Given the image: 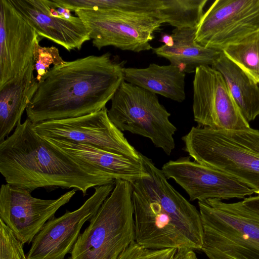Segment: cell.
<instances>
[{"instance_id":"obj_9","label":"cell","mask_w":259,"mask_h":259,"mask_svg":"<svg viewBox=\"0 0 259 259\" xmlns=\"http://www.w3.org/2000/svg\"><path fill=\"white\" fill-rule=\"evenodd\" d=\"M41 137L88 144L141 160V153L128 142L110 120L106 107L82 116L52 120L34 124Z\"/></svg>"},{"instance_id":"obj_2","label":"cell","mask_w":259,"mask_h":259,"mask_svg":"<svg viewBox=\"0 0 259 259\" xmlns=\"http://www.w3.org/2000/svg\"><path fill=\"white\" fill-rule=\"evenodd\" d=\"M0 172L6 183L38 188L89 189L115 183L110 176L76 161L39 136L27 118L0 142Z\"/></svg>"},{"instance_id":"obj_15","label":"cell","mask_w":259,"mask_h":259,"mask_svg":"<svg viewBox=\"0 0 259 259\" xmlns=\"http://www.w3.org/2000/svg\"><path fill=\"white\" fill-rule=\"evenodd\" d=\"M17 13L35 30L68 51L80 50L90 40L89 32L78 16H61L52 0H9Z\"/></svg>"},{"instance_id":"obj_14","label":"cell","mask_w":259,"mask_h":259,"mask_svg":"<svg viewBox=\"0 0 259 259\" xmlns=\"http://www.w3.org/2000/svg\"><path fill=\"white\" fill-rule=\"evenodd\" d=\"M161 170L188 194L190 200H229L251 196L253 191L231 176L216 169L181 157L164 164Z\"/></svg>"},{"instance_id":"obj_11","label":"cell","mask_w":259,"mask_h":259,"mask_svg":"<svg viewBox=\"0 0 259 259\" xmlns=\"http://www.w3.org/2000/svg\"><path fill=\"white\" fill-rule=\"evenodd\" d=\"M259 30V0H217L204 13L195 40L223 50Z\"/></svg>"},{"instance_id":"obj_19","label":"cell","mask_w":259,"mask_h":259,"mask_svg":"<svg viewBox=\"0 0 259 259\" xmlns=\"http://www.w3.org/2000/svg\"><path fill=\"white\" fill-rule=\"evenodd\" d=\"M196 28L174 29L172 43L152 49L157 56L168 60L170 64L184 73H194L201 66H211L222 51L205 48L195 40Z\"/></svg>"},{"instance_id":"obj_12","label":"cell","mask_w":259,"mask_h":259,"mask_svg":"<svg viewBox=\"0 0 259 259\" xmlns=\"http://www.w3.org/2000/svg\"><path fill=\"white\" fill-rule=\"evenodd\" d=\"M114 186L112 183L95 187L78 209L48 221L32 241L27 258L64 259L71 253L83 224L97 212Z\"/></svg>"},{"instance_id":"obj_10","label":"cell","mask_w":259,"mask_h":259,"mask_svg":"<svg viewBox=\"0 0 259 259\" xmlns=\"http://www.w3.org/2000/svg\"><path fill=\"white\" fill-rule=\"evenodd\" d=\"M193 113L198 126L215 130L250 127L222 74L210 66L196 68L193 81Z\"/></svg>"},{"instance_id":"obj_26","label":"cell","mask_w":259,"mask_h":259,"mask_svg":"<svg viewBox=\"0 0 259 259\" xmlns=\"http://www.w3.org/2000/svg\"><path fill=\"white\" fill-rule=\"evenodd\" d=\"M177 249H146L138 259H175Z\"/></svg>"},{"instance_id":"obj_5","label":"cell","mask_w":259,"mask_h":259,"mask_svg":"<svg viewBox=\"0 0 259 259\" xmlns=\"http://www.w3.org/2000/svg\"><path fill=\"white\" fill-rule=\"evenodd\" d=\"M203 238L201 250L209 259H259V218L241 201H198Z\"/></svg>"},{"instance_id":"obj_18","label":"cell","mask_w":259,"mask_h":259,"mask_svg":"<svg viewBox=\"0 0 259 259\" xmlns=\"http://www.w3.org/2000/svg\"><path fill=\"white\" fill-rule=\"evenodd\" d=\"M34 65L33 60L21 73L0 87V142L21 122L36 89Z\"/></svg>"},{"instance_id":"obj_22","label":"cell","mask_w":259,"mask_h":259,"mask_svg":"<svg viewBox=\"0 0 259 259\" xmlns=\"http://www.w3.org/2000/svg\"><path fill=\"white\" fill-rule=\"evenodd\" d=\"M160 16L163 23L176 29L197 28L207 0H162Z\"/></svg>"},{"instance_id":"obj_7","label":"cell","mask_w":259,"mask_h":259,"mask_svg":"<svg viewBox=\"0 0 259 259\" xmlns=\"http://www.w3.org/2000/svg\"><path fill=\"white\" fill-rule=\"evenodd\" d=\"M111 101L108 115L120 131L149 138L166 154H171L177 128L156 94L124 80Z\"/></svg>"},{"instance_id":"obj_1","label":"cell","mask_w":259,"mask_h":259,"mask_svg":"<svg viewBox=\"0 0 259 259\" xmlns=\"http://www.w3.org/2000/svg\"><path fill=\"white\" fill-rule=\"evenodd\" d=\"M124 68L109 53L52 67L37 83L26 109L27 118L35 124L101 110L124 80Z\"/></svg>"},{"instance_id":"obj_20","label":"cell","mask_w":259,"mask_h":259,"mask_svg":"<svg viewBox=\"0 0 259 259\" xmlns=\"http://www.w3.org/2000/svg\"><path fill=\"white\" fill-rule=\"evenodd\" d=\"M185 76V73L170 64L123 69L124 81L178 102L186 98Z\"/></svg>"},{"instance_id":"obj_6","label":"cell","mask_w":259,"mask_h":259,"mask_svg":"<svg viewBox=\"0 0 259 259\" xmlns=\"http://www.w3.org/2000/svg\"><path fill=\"white\" fill-rule=\"evenodd\" d=\"M132 194L131 182L116 180L67 259H117L135 241Z\"/></svg>"},{"instance_id":"obj_3","label":"cell","mask_w":259,"mask_h":259,"mask_svg":"<svg viewBox=\"0 0 259 259\" xmlns=\"http://www.w3.org/2000/svg\"><path fill=\"white\" fill-rule=\"evenodd\" d=\"M141 156L150 177L132 183L135 242L146 249L201 250L199 211L170 185L151 159Z\"/></svg>"},{"instance_id":"obj_29","label":"cell","mask_w":259,"mask_h":259,"mask_svg":"<svg viewBox=\"0 0 259 259\" xmlns=\"http://www.w3.org/2000/svg\"><path fill=\"white\" fill-rule=\"evenodd\" d=\"M175 259H198L193 250L189 249H178Z\"/></svg>"},{"instance_id":"obj_13","label":"cell","mask_w":259,"mask_h":259,"mask_svg":"<svg viewBox=\"0 0 259 259\" xmlns=\"http://www.w3.org/2000/svg\"><path fill=\"white\" fill-rule=\"evenodd\" d=\"M76 190L55 199L34 197L31 192L6 183L0 189V219L23 244H29L45 224L74 196Z\"/></svg>"},{"instance_id":"obj_16","label":"cell","mask_w":259,"mask_h":259,"mask_svg":"<svg viewBox=\"0 0 259 259\" xmlns=\"http://www.w3.org/2000/svg\"><path fill=\"white\" fill-rule=\"evenodd\" d=\"M0 87L14 78L33 60L39 37L9 0L0 1Z\"/></svg>"},{"instance_id":"obj_21","label":"cell","mask_w":259,"mask_h":259,"mask_svg":"<svg viewBox=\"0 0 259 259\" xmlns=\"http://www.w3.org/2000/svg\"><path fill=\"white\" fill-rule=\"evenodd\" d=\"M223 75L244 118L249 122L259 116V87L222 52L211 66Z\"/></svg>"},{"instance_id":"obj_25","label":"cell","mask_w":259,"mask_h":259,"mask_svg":"<svg viewBox=\"0 0 259 259\" xmlns=\"http://www.w3.org/2000/svg\"><path fill=\"white\" fill-rule=\"evenodd\" d=\"M23 244L0 219V259H27Z\"/></svg>"},{"instance_id":"obj_8","label":"cell","mask_w":259,"mask_h":259,"mask_svg":"<svg viewBox=\"0 0 259 259\" xmlns=\"http://www.w3.org/2000/svg\"><path fill=\"white\" fill-rule=\"evenodd\" d=\"M94 47L113 46L135 53L152 50L150 42L163 24L158 18L128 14L114 10H78Z\"/></svg>"},{"instance_id":"obj_23","label":"cell","mask_w":259,"mask_h":259,"mask_svg":"<svg viewBox=\"0 0 259 259\" xmlns=\"http://www.w3.org/2000/svg\"><path fill=\"white\" fill-rule=\"evenodd\" d=\"M222 52L259 84V30L229 45Z\"/></svg>"},{"instance_id":"obj_28","label":"cell","mask_w":259,"mask_h":259,"mask_svg":"<svg viewBox=\"0 0 259 259\" xmlns=\"http://www.w3.org/2000/svg\"><path fill=\"white\" fill-rule=\"evenodd\" d=\"M241 202L247 209L259 218V195L247 197Z\"/></svg>"},{"instance_id":"obj_4","label":"cell","mask_w":259,"mask_h":259,"mask_svg":"<svg viewBox=\"0 0 259 259\" xmlns=\"http://www.w3.org/2000/svg\"><path fill=\"white\" fill-rule=\"evenodd\" d=\"M182 139L197 162L223 172L259 195V131L193 126Z\"/></svg>"},{"instance_id":"obj_17","label":"cell","mask_w":259,"mask_h":259,"mask_svg":"<svg viewBox=\"0 0 259 259\" xmlns=\"http://www.w3.org/2000/svg\"><path fill=\"white\" fill-rule=\"evenodd\" d=\"M44 138L76 161L105 173L115 180L120 179L133 183L150 177L142 160L132 159L88 144Z\"/></svg>"},{"instance_id":"obj_24","label":"cell","mask_w":259,"mask_h":259,"mask_svg":"<svg viewBox=\"0 0 259 259\" xmlns=\"http://www.w3.org/2000/svg\"><path fill=\"white\" fill-rule=\"evenodd\" d=\"M39 37L34 45L33 60L34 70L37 72L35 77L39 82L45 75L50 70L51 65L57 66L63 63L65 61L60 55L58 49L55 47H41L39 45Z\"/></svg>"},{"instance_id":"obj_27","label":"cell","mask_w":259,"mask_h":259,"mask_svg":"<svg viewBox=\"0 0 259 259\" xmlns=\"http://www.w3.org/2000/svg\"><path fill=\"white\" fill-rule=\"evenodd\" d=\"M146 249L135 241L120 254L117 259H138L144 253Z\"/></svg>"}]
</instances>
